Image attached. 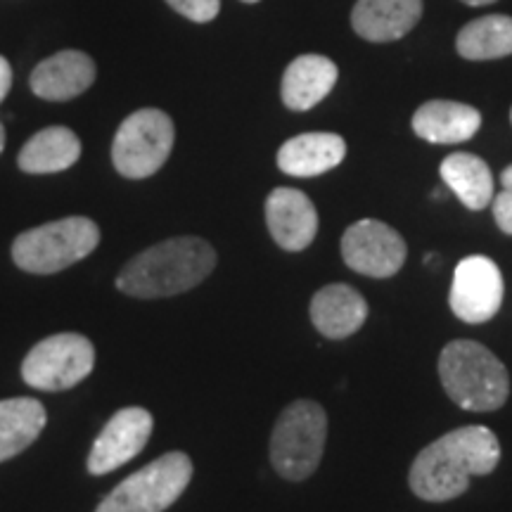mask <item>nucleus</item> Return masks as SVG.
I'll return each mask as SVG.
<instances>
[{"mask_svg":"<svg viewBox=\"0 0 512 512\" xmlns=\"http://www.w3.org/2000/svg\"><path fill=\"white\" fill-rule=\"evenodd\" d=\"M95 349L91 339L76 332H60L29 351L22 363V377L41 392H62L93 373Z\"/></svg>","mask_w":512,"mask_h":512,"instance_id":"nucleus-8","label":"nucleus"},{"mask_svg":"<svg viewBox=\"0 0 512 512\" xmlns=\"http://www.w3.org/2000/svg\"><path fill=\"white\" fill-rule=\"evenodd\" d=\"M494 219L503 233L512 235V190L498 192L494 197Z\"/></svg>","mask_w":512,"mask_h":512,"instance_id":"nucleus-24","label":"nucleus"},{"mask_svg":"<svg viewBox=\"0 0 512 512\" xmlns=\"http://www.w3.org/2000/svg\"><path fill=\"white\" fill-rule=\"evenodd\" d=\"M190 479L192 460L181 451L164 453L126 477L95 512H164L183 496Z\"/></svg>","mask_w":512,"mask_h":512,"instance_id":"nucleus-6","label":"nucleus"},{"mask_svg":"<svg viewBox=\"0 0 512 512\" xmlns=\"http://www.w3.org/2000/svg\"><path fill=\"white\" fill-rule=\"evenodd\" d=\"M3 147H5V128L0 124V152H3Z\"/></svg>","mask_w":512,"mask_h":512,"instance_id":"nucleus-28","label":"nucleus"},{"mask_svg":"<svg viewBox=\"0 0 512 512\" xmlns=\"http://www.w3.org/2000/svg\"><path fill=\"white\" fill-rule=\"evenodd\" d=\"M439 377L448 399L465 411H498L508 401V370L479 342L456 339L446 344L439 356Z\"/></svg>","mask_w":512,"mask_h":512,"instance_id":"nucleus-3","label":"nucleus"},{"mask_svg":"<svg viewBox=\"0 0 512 512\" xmlns=\"http://www.w3.org/2000/svg\"><path fill=\"white\" fill-rule=\"evenodd\" d=\"M501 444L489 427H460L422 448L413 460L408 484L422 501L446 503L465 494L470 477H484L498 467Z\"/></svg>","mask_w":512,"mask_h":512,"instance_id":"nucleus-1","label":"nucleus"},{"mask_svg":"<svg viewBox=\"0 0 512 512\" xmlns=\"http://www.w3.org/2000/svg\"><path fill=\"white\" fill-rule=\"evenodd\" d=\"M406 254V240L382 221H356L342 235L344 264L368 278H392L406 264Z\"/></svg>","mask_w":512,"mask_h":512,"instance_id":"nucleus-9","label":"nucleus"},{"mask_svg":"<svg viewBox=\"0 0 512 512\" xmlns=\"http://www.w3.org/2000/svg\"><path fill=\"white\" fill-rule=\"evenodd\" d=\"M422 15V0H358L351 27L370 43L399 41Z\"/></svg>","mask_w":512,"mask_h":512,"instance_id":"nucleus-14","label":"nucleus"},{"mask_svg":"<svg viewBox=\"0 0 512 512\" xmlns=\"http://www.w3.org/2000/svg\"><path fill=\"white\" fill-rule=\"evenodd\" d=\"M95 81V62L81 50H62L36 64L31 72V91L41 100L64 102L79 98Z\"/></svg>","mask_w":512,"mask_h":512,"instance_id":"nucleus-13","label":"nucleus"},{"mask_svg":"<svg viewBox=\"0 0 512 512\" xmlns=\"http://www.w3.org/2000/svg\"><path fill=\"white\" fill-rule=\"evenodd\" d=\"M441 178L456 192L467 209L482 211L494 202V176L482 157L470 152H456L441 162Z\"/></svg>","mask_w":512,"mask_h":512,"instance_id":"nucleus-21","label":"nucleus"},{"mask_svg":"<svg viewBox=\"0 0 512 512\" xmlns=\"http://www.w3.org/2000/svg\"><path fill=\"white\" fill-rule=\"evenodd\" d=\"M242 3H259V0H242Z\"/></svg>","mask_w":512,"mask_h":512,"instance_id":"nucleus-29","label":"nucleus"},{"mask_svg":"<svg viewBox=\"0 0 512 512\" xmlns=\"http://www.w3.org/2000/svg\"><path fill=\"white\" fill-rule=\"evenodd\" d=\"M465 5H472V8H482V5H491L496 3V0H463Z\"/></svg>","mask_w":512,"mask_h":512,"instance_id":"nucleus-27","label":"nucleus"},{"mask_svg":"<svg viewBox=\"0 0 512 512\" xmlns=\"http://www.w3.org/2000/svg\"><path fill=\"white\" fill-rule=\"evenodd\" d=\"M81 140L72 128L50 126L38 131L19 152V169L24 174H57L79 162Z\"/></svg>","mask_w":512,"mask_h":512,"instance_id":"nucleus-19","label":"nucleus"},{"mask_svg":"<svg viewBox=\"0 0 512 512\" xmlns=\"http://www.w3.org/2000/svg\"><path fill=\"white\" fill-rule=\"evenodd\" d=\"M48 422L41 401L29 396L0 401V463L19 456L38 439Z\"/></svg>","mask_w":512,"mask_h":512,"instance_id":"nucleus-20","label":"nucleus"},{"mask_svg":"<svg viewBox=\"0 0 512 512\" xmlns=\"http://www.w3.org/2000/svg\"><path fill=\"white\" fill-rule=\"evenodd\" d=\"M501 183H503L505 190H512V166H508V169H505L501 174Z\"/></svg>","mask_w":512,"mask_h":512,"instance_id":"nucleus-26","label":"nucleus"},{"mask_svg":"<svg viewBox=\"0 0 512 512\" xmlns=\"http://www.w3.org/2000/svg\"><path fill=\"white\" fill-rule=\"evenodd\" d=\"M98 242V223L86 216H69L19 235L12 242V259L22 271L50 275L86 259Z\"/></svg>","mask_w":512,"mask_h":512,"instance_id":"nucleus-5","label":"nucleus"},{"mask_svg":"<svg viewBox=\"0 0 512 512\" xmlns=\"http://www.w3.org/2000/svg\"><path fill=\"white\" fill-rule=\"evenodd\" d=\"M152 427H155V420H152L150 411L138 406L121 408L102 427L98 439L93 441L91 456H88V472L102 477L136 458L150 441Z\"/></svg>","mask_w":512,"mask_h":512,"instance_id":"nucleus-11","label":"nucleus"},{"mask_svg":"<svg viewBox=\"0 0 512 512\" xmlns=\"http://www.w3.org/2000/svg\"><path fill=\"white\" fill-rule=\"evenodd\" d=\"M266 223L275 245L285 252H302L316 240L318 211L297 188H275L266 200Z\"/></svg>","mask_w":512,"mask_h":512,"instance_id":"nucleus-12","label":"nucleus"},{"mask_svg":"<svg viewBox=\"0 0 512 512\" xmlns=\"http://www.w3.org/2000/svg\"><path fill=\"white\" fill-rule=\"evenodd\" d=\"M347 157V143L337 133H302L278 150L280 171L294 178H313L335 169Z\"/></svg>","mask_w":512,"mask_h":512,"instance_id":"nucleus-16","label":"nucleus"},{"mask_svg":"<svg viewBox=\"0 0 512 512\" xmlns=\"http://www.w3.org/2000/svg\"><path fill=\"white\" fill-rule=\"evenodd\" d=\"M166 3H169L178 15H183L185 19L197 24L211 22L221 10V0H166Z\"/></svg>","mask_w":512,"mask_h":512,"instance_id":"nucleus-23","label":"nucleus"},{"mask_svg":"<svg viewBox=\"0 0 512 512\" xmlns=\"http://www.w3.org/2000/svg\"><path fill=\"white\" fill-rule=\"evenodd\" d=\"M10 86H12V67L10 62L0 55V102H3L5 95L10 93Z\"/></svg>","mask_w":512,"mask_h":512,"instance_id":"nucleus-25","label":"nucleus"},{"mask_svg":"<svg viewBox=\"0 0 512 512\" xmlns=\"http://www.w3.org/2000/svg\"><path fill=\"white\" fill-rule=\"evenodd\" d=\"M456 50L460 57L472 62L512 55V17L486 15L465 24L456 38Z\"/></svg>","mask_w":512,"mask_h":512,"instance_id":"nucleus-22","label":"nucleus"},{"mask_svg":"<svg viewBox=\"0 0 512 512\" xmlns=\"http://www.w3.org/2000/svg\"><path fill=\"white\" fill-rule=\"evenodd\" d=\"M214 266L216 252L207 240L171 238L133 256L119 273L117 287L138 299L174 297L200 285Z\"/></svg>","mask_w":512,"mask_h":512,"instance_id":"nucleus-2","label":"nucleus"},{"mask_svg":"<svg viewBox=\"0 0 512 512\" xmlns=\"http://www.w3.org/2000/svg\"><path fill=\"white\" fill-rule=\"evenodd\" d=\"M368 318V304L363 294L351 285H328L311 299L313 328L328 339H344L361 330Z\"/></svg>","mask_w":512,"mask_h":512,"instance_id":"nucleus-15","label":"nucleus"},{"mask_svg":"<svg viewBox=\"0 0 512 512\" xmlns=\"http://www.w3.org/2000/svg\"><path fill=\"white\" fill-rule=\"evenodd\" d=\"M328 439V415L316 401L290 403L271 434V463L283 479L304 482L320 465Z\"/></svg>","mask_w":512,"mask_h":512,"instance_id":"nucleus-4","label":"nucleus"},{"mask_svg":"<svg viewBox=\"0 0 512 512\" xmlns=\"http://www.w3.org/2000/svg\"><path fill=\"white\" fill-rule=\"evenodd\" d=\"M503 275L489 256H467L456 266L451 285V311L463 323L479 325L491 320L503 304Z\"/></svg>","mask_w":512,"mask_h":512,"instance_id":"nucleus-10","label":"nucleus"},{"mask_svg":"<svg viewBox=\"0 0 512 512\" xmlns=\"http://www.w3.org/2000/svg\"><path fill=\"white\" fill-rule=\"evenodd\" d=\"M174 121L162 110H138L121 121L112 143V162L124 178L155 176L174 150Z\"/></svg>","mask_w":512,"mask_h":512,"instance_id":"nucleus-7","label":"nucleus"},{"mask_svg":"<svg viewBox=\"0 0 512 512\" xmlns=\"http://www.w3.org/2000/svg\"><path fill=\"white\" fill-rule=\"evenodd\" d=\"M482 126L475 107L453 100H430L413 114V131L434 145H456L470 140Z\"/></svg>","mask_w":512,"mask_h":512,"instance_id":"nucleus-18","label":"nucleus"},{"mask_svg":"<svg viewBox=\"0 0 512 512\" xmlns=\"http://www.w3.org/2000/svg\"><path fill=\"white\" fill-rule=\"evenodd\" d=\"M510 119H512V112H510Z\"/></svg>","mask_w":512,"mask_h":512,"instance_id":"nucleus-30","label":"nucleus"},{"mask_svg":"<svg viewBox=\"0 0 512 512\" xmlns=\"http://www.w3.org/2000/svg\"><path fill=\"white\" fill-rule=\"evenodd\" d=\"M337 64L325 55H299L290 62L283 76V102L287 110L306 112L325 100L335 88Z\"/></svg>","mask_w":512,"mask_h":512,"instance_id":"nucleus-17","label":"nucleus"}]
</instances>
